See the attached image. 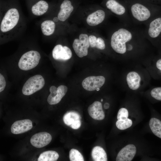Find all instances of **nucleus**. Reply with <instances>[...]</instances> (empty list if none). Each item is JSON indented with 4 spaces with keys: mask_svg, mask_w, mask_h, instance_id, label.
<instances>
[{
    "mask_svg": "<svg viewBox=\"0 0 161 161\" xmlns=\"http://www.w3.org/2000/svg\"><path fill=\"white\" fill-rule=\"evenodd\" d=\"M147 2L153 4L154 0H142Z\"/></svg>",
    "mask_w": 161,
    "mask_h": 161,
    "instance_id": "obj_34",
    "label": "nucleus"
},
{
    "mask_svg": "<svg viewBox=\"0 0 161 161\" xmlns=\"http://www.w3.org/2000/svg\"><path fill=\"white\" fill-rule=\"evenodd\" d=\"M106 47V46L104 40L101 37L97 38L95 48L100 50H104L105 49Z\"/></svg>",
    "mask_w": 161,
    "mask_h": 161,
    "instance_id": "obj_28",
    "label": "nucleus"
},
{
    "mask_svg": "<svg viewBox=\"0 0 161 161\" xmlns=\"http://www.w3.org/2000/svg\"><path fill=\"white\" fill-rule=\"evenodd\" d=\"M81 123L80 120H78L75 121L70 126V127L73 129H79Z\"/></svg>",
    "mask_w": 161,
    "mask_h": 161,
    "instance_id": "obj_31",
    "label": "nucleus"
},
{
    "mask_svg": "<svg viewBox=\"0 0 161 161\" xmlns=\"http://www.w3.org/2000/svg\"><path fill=\"white\" fill-rule=\"evenodd\" d=\"M123 0L134 24L145 25L154 18L155 8L153 4L142 0Z\"/></svg>",
    "mask_w": 161,
    "mask_h": 161,
    "instance_id": "obj_4",
    "label": "nucleus"
},
{
    "mask_svg": "<svg viewBox=\"0 0 161 161\" xmlns=\"http://www.w3.org/2000/svg\"><path fill=\"white\" fill-rule=\"evenodd\" d=\"M88 112L90 116L95 120H103L105 117L102 104L98 101H95L90 105L88 108Z\"/></svg>",
    "mask_w": 161,
    "mask_h": 161,
    "instance_id": "obj_18",
    "label": "nucleus"
},
{
    "mask_svg": "<svg viewBox=\"0 0 161 161\" xmlns=\"http://www.w3.org/2000/svg\"><path fill=\"white\" fill-rule=\"evenodd\" d=\"M151 96L154 99L161 101V87L152 88L149 91Z\"/></svg>",
    "mask_w": 161,
    "mask_h": 161,
    "instance_id": "obj_26",
    "label": "nucleus"
},
{
    "mask_svg": "<svg viewBox=\"0 0 161 161\" xmlns=\"http://www.w3.org/2000/svg\"><path fill=\"white\" fill-rule=\"evenodd\" d=\"M110 105L108 103H106L104 105V108L105 109H108Z\"/></svg>",
    "mask_w": 161,
    "mask_h": 161,
    "instance_id": "obj_33",
    "label": "nucleus"
},
{
    "mask_svg": "<svg viewBox=\"0 0 161 161\" xmlns=\"http://www.w3.org/2000/svg\"><path fill=\"white\" fill-rule=\"evenodd\" d=\"M106 16L105 10L99 9L89 15L87 17L86 21L90 26H96L103 22Z\"/></svg>",
    "mask_w": 161,
    "mask_h": 161,
    "instance_id": "obj_17",
    "label": "nucleus"
},
{
    "mask_svg": "<svg viewBox=\"0 0 161 161\" xmlns=\"http://www.w3.org/2000/svg\"><path fill=\"white\" fill-rule=\"evenodd\" d=\"M32 127V122L30 120L24 119L15 122L11 126V131L13 134H18L26 132Z\"/></svg>",
    "mask_w": 161,
    "mask_h": 161,
    "instance_id": "obj_15",
    "label": "nucleus"
},
{
    "mask_svg": "<svg viewBox=\"0 0 161 161\" xmlns=\"http://www.w3.org/2000/svg\"><path fill=\"white\" fill-rule=\"evenodd\" d=\"M53 20L46 19L41 24L40 28L43 34L46 36H49L54 33L56 24Z\"/></svg>",
    "mask_w": 161,
    "mask_h": 161,
    "instance_id": "obj_19",
    "label": "nucleus"
},
{
    "mask_svg": "<svg viewBox=\"0 0 161 161\" xmlns=\"http://www.w3.org/2000/svg\"><path fill=\"white\" fill-rule=\"evenodd\" d=\"M52 140V136L49 133L42 132L33 135L30 139V142L34 147L40 148L49 144Z\"/></svg>",
    "mask_w": 161,
    "mask_h": 161,
    "instance_id": "obj_12",
    "label": "nucleus"
},
{
    "mask_svg": "<svg viewBox=\"0 0 161 161\" xmlns=\"http://www.w3.org/2000/svg\"><path fill=\"white\" fill-rule=\"evenodd\" d=\"M136 152L135 146L129 144L122 148L118 153L116 158L117 161H131Z\"/></svg>",
    "mask_w": 161,
    "mask_h": 161,
    "instance_id": "obj_16",
    "label": "nucleus"
},
{
    "mask_svg": "<svg viewBox=\"0 0 161 161\" xmlns=\"http://www.w3.org/2000/svg\"><path fill=\"white\" fill-rule=\"evenodd\" d=\"M105 77L103 76H91L85 78L82 83L83 88L88 91H93L102 87L105 84Z\"/></svg>",
    "mask_w": 161,
    "mask_h": 161,
    "instance_id": "obj_9",
    "label": "nucleus"
},
{
    "mask_svg": "<svg viewBox=\"0 0 161 161\" xmlns=\"http://www.w3.org/2000/svg\"><path fill=\"white\" fill-rule=\"evenodd\" d=\"M140 64L137 63L123 72L124 88L137 91L145 88L148 86L150 75L145 67Z\"/></svg>",
    "mask_w": 161,
    "mask_h": 161,
    "instance_id": "obj_3",
    "label": "nucleus"
},
{
    "mask_svg": "<svg viewBox=\"0 0 161 161\" xmlns=\"http://www.w3.org/2000/svg\"><path fill=\"white\" fill-rule=\"evenodd\" d=\"M89 46V36L87 34L84 33L80 35L79 39H75L72 44L75 52L80 58L88 55V49Z\"/></svg>",
    "mask_w": 161,
    "mask_h": 161,
    "instance_id": "obj_8",
    "label": "nucleus"
},
{
    "mask_svg": "<svg viewBox=\"0 0 161 161\" xmlns=\"http://www.w3.org/2000/svg\"><path fill=\"white\" fill-rule=\"evenodd\" d=\"M39 52L31 50L25 52L21 57L18 63V66L21 70H29L35 67L38 64L41 58Z\"/></svg>",
    "mask_w": 161,
    "mask_h": 161,
    "instance_id": "obj_6",
    "label": "nucleus"
},
{
    "mask_svg": "<svg viewBox=\"0 0 161 161\" xmlns=\"http://www.w3.org/2000/svg\"><path fill=\"white\" fill-rule=\"evenodd\" d=\"M103 4L107 9L119 18L122 23L128 26L134 25L127 7L123 0H104Z\"/></svg>",
    "mask_w": 161,
    "mask_h": 161,
    "instance_id": "obj_5",
    "label": "nucleus"
},
{
    "mask_svg": "<svg viewBox=\"0 0 161 161\" xmlns=\"http://www.w3.org/2000/svg\"><path fill=\"white\" fill-rule=\"evenodd\" d=\"M155 67L158 70L161 71V58L157 60L155 64Z\"/></svg>",
    "mask_w": 161,
    "mask_h": 161,
    "instance_id": "obj_32",
    "label": "nucleus"
},
{
    "mask_svg": "<svg viewBox=\"0 0 161 161\" xmlns=\"http://www.w3.org/2000/svg\"><path fill=\"white\" fill-rule=\"evenodd\" d=\"M128 116V110L125 108H121L118 112L117 118L118 120H125L127 118Z\"/></svg>",
    "mask_w": 161,
    "mask_h": 161,
    "instance_id": "obj_27",
    "label": "nucleus"
},
{
    "mask_svg": "<svg viewBox=\"0 0 161 161\" xmlns=\"http://www.w3.org/2000/svg\"><path fill=\"white\" fill-rule=\"evenodd\" d=\"M25 26L18 0H1V41L18 38L22 33Z\"/></svg>",
    "mask_w": 161,
    "mask_h": 161,
    "instance_id": "obj_2",
    "label": "nucleus"
},
{
    "mask_svg": "<svg viewBox=\"0 0 161 161\" xmlns=\"http://www.w3.org/2000/svg\"><path fill=\"white\" fill-rule=\"evenodd\" d=\"M148 41L143 30L121 24L111 34V47L123 62L140 63L148 56Z\"/></svg>",
    "mask_w": 161,
    "mask_h": 161,
    "instance_id": "obj_1",
    "label": "nucleus"
},
{
    "mask_svg": "<svg viewBox=\"0 0 161 161\" xmlns=\"http://www.w3.org/2000/svg\"><path fill=\"white\" fill-rule=\"evenodd\" d=\"M59 157L58 153L54 151H48L43 152L40 155L38 161H56Z\"/></svg>",
    "mask_w": 161,
    "mask_h": 161,
    "instance_id": "obj_22",
    "label": "nucleus"
},
{
    "mask_svg": "<svg viewBox=\"0 0 161 161\" xmlns=\"http://www.w3.org/2000/svg\"><path fill=\"white\" fill-rule=\"evenodd\" d=\"M52 54L53 58L58 60H67L70 59L72 55V51L69 48L60 44L54 47Z\"/></svg>",
    "mask_w": 161,
    "mask_h": 161,
    "instance_id": "obj_14",
    "label": "nucleus"
},
{
    "mask_svg": "<svg viewBox=\"0 0 161 161\" xmlns=\"http://www.w3.org/2000/svg\"><path fill=\"white\" fill-rule=\"evenodd\" d=\"M32 1L30 7V11L33 15L42 16L49 10L50 4L47 1L45 0H32Z\"/></svg>",
    "mask_w": 161,
    "mask_h": 161,
    "instance_id": "obj_13",
    "label": "nucleus"
},
{
    "mask_svg": "<svg viewBox=\"0 0 161 161\" xmlns=\"http://www.w3.org/2000/svg\"><path fill=\"white\" fill-rule=\"evenodd\" d=\"M68 90L67 86L60 85L57 88L52 86L49 88L50 93L49 95L47 101L50 105H55L59 103L66 95Z\"/></svg>",
    "mask_w": 161,
    "mask_h": 161,
    "instance_id": "obj_10",
    "label": "nucleus"
},
{
    "mask_svg": "<svg viewBox=\"0 0 161 161\" xmlns=\"http://www.w3.org/2000/svg\"><path fill=\"white\" fill-rule=\"evenodd\" d=\"M92 156L95 161H107V156L106 153L102 147L96 146L94 147L92 151Z\"/></svg>",
    "mask_w": 161,
    "mask_h": 161,
    "instance_id": "obj_20",
    "label": "nucleus"
},
{
    "mask_svg": "<svg viewBox=\"0 0 161 161\" xmlns=\"http://www.w3.org/2000/svg\"><path fill=\"white\" fill-rule=\"evenodd\" d=\"M89 40L90 46L92 48H95L97 40V37L93 35H91L89 36Z\"/></svg>",
    "mask_w": 161,
    "mask_h": 161,
    "instance_id": "obj_29",
    "label": "nucleus"
},
{
    "mask_svg": "<svg viewBox=\"0 0 161 161\" xmlns=\"http://www.w3.org/2000/svg\"><path fill=\"white\" fill-rule=\"evenodd\" d=\"M101 102H102L103 101V99H101Z\"/></svg>",
    "mask_w": 161,
    "mask_h": 161,
    "instance_id": "obj_35",
    "label": "nucleus"
},
{
    "mask_svg": "<svg viewBox=\"0 0 161 161\" xmlns=\"http://www.w3.org/2000/svg\"><path fill=\"white\" fill-rule=\"evenodd\" d=\"M44 84V79L42 76L35 75L29 78L24 84L22 92L26 95H31L41 89Z\"/></svg>",
    "mask_w": 161,
    "mask_h": 161,
    "instance_id": "obj_7",
    "label": "nucleus"
},
{
    "mask_svg": "<svg viewBox=\"0 0 161 161\" xmlns=\"http://www.w3.org/2000/svg\"><path fill=\"white\" fill-rule=\"evenodd\" d=\"M6 85V82L3 76L0 74V92L3 91Z\"/></svg>",
    "mask_w": 161,
    "mask_h": 161,
    "instance_id": "obj_30",
    "label": "nucleus"
},
{
    "mask_svg": "<svg viewBox=\"0 0 161 161\" xmlns=\"http://www.w3.org/2000/svg\"><path fill=\"white\" fill-rule=\"evenodd\" d=\"M69 157L71 161H83L84 159L81 154L77 150L74 148L69 152Z\"/></svg>",
    "mask_w": 161,
    "mask_h": 161,
    "instance_id": "obj_25",
    "label": "nucleus"
},
{
    "mask_svg": "<svg viewBox=\"0 0 161 161\" xmlns=\"http://www.w3.org/2000/svg\"><path fill=\"white\" fill-rule=\"evenodd\" d=\"M149 125L153 133L161 139V121L156 118H152L149 121Z\"/></svg>",
    "mask_w": 161,
    "mask_h": 161,
    "instance_id": "obj_21",
    "label": "nucleus"
},
{
    "mask_svg": "<svg viewBox=\"0 0 161 161\" xmlns=\"http://www.w3.org/2000/svg\"><path fill=\"white\" fill-rule=\"evenodd\" d=\"M80 116L78 113L70 111L66 113L64 116L63 120L64 123L70 126L75 120H80Z\"/></svg>",
    "mask_w": 161,
    "mask_h": 161,
    "instance_id": "obj_23",
    "label": "nucleus"
},
{
    "mask_svg": "<svg viewBox=\"0 0 161 161\" xmlns=\"http://www.w3.org/2000/svg\"><path fill=\"white\" fill-rule=\"evenodd\" d=\"M73 3L72 0H62L59 5V10L57 18L60 21H66L70 16L74 9Z\"/></svg>",
    "mask_w": 161,
    "mask_h": 161,
    "instance_id": "obj_11",
    "label": "nucleus"
},
{
    "mask_svg": "<svg viewBox=\"0 0 161 161\" xmlns=\"http://www.w3.org/2000/svg\"><path fill=\"white\" fill-rule=\"evenodd\" d=\"M132 120L129 118L118 120L116 123L117 127L119 129L124 130L130 127L132 125Z\"/></svg>",
    "mask_w": 161,
    "mask_h": 161,
    "instance_id": "obj_24",
    "label": "nucleus"
}]
</instances>
